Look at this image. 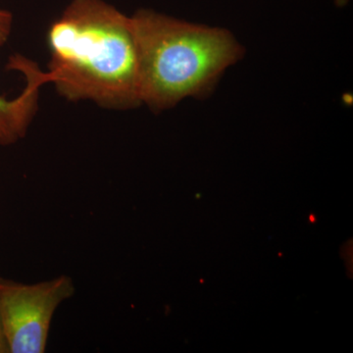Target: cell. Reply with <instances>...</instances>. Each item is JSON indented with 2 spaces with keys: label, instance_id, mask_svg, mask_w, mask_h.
<instances>
[{
  "label": "cell",
  "instance_id": "6da1fadb",
  "mask_svg": "<svg viewBox=\"0 0 353 353\" xmlns=\"http://www.w3.org/2000/svg\"><path fill=\"white\" fill-rule=\"evenodd\" d=\"M46 83L72 101L134 108L139 97V62L131 16L103 0H73L48 32Z\"/></svg>",
  "mask_w": 353,
  "mask_h": 353
},
{
  "label": "cell",
  "instance_id": "7a4b0ae2",
  "mask_svg": "<svg viewBox=\"0 0 353 353\" xmlns=\"http://www.w3.org/2000/svg\"><path fill=\"white\" fill-rule=\"evenodd\" d=\"M138 46L139 97L154 111L214 90L245 48L224 28L194 24L141 9L131 16Z\"/></svg>",
  "mask_w": 353,
  "mask_h": 353
},
{
  "label": "cell",
  "instance_id": "3957f363",
  "mask_svg": "<svg viewBox=\"0 0 353 353\" xmlns=\"http://www.w3.org/2000/svg\"><path fill=\"white\" fill-rule=\"evenodd\" d=\"M76 292L60 275L34 284L0 278V320L9 353H43L57 308Z\"/></svg>",
  "mask_w": 353,
  "mask_h": 353
},
{
  "label": "cell",
  "instance_id": "277c9868",
  "mask_svg": "<svg viewBox=\"0 0 353 353\" xmlns=\"http://www.w3.org/2000/svg\"><path fill=\"white\" fill-rule=\"evenodd\" d=\"M12 25V14L0 9V46L10 37ZM7 68L22 73L26 85L15 99L0 97V145H13L24 138L38 111L39 90L46 83L38 65L22 55L9 58Z\"/></svg>",
  "mask_w": 353,
  "mask_h": 353
},
{
  "label": "cell",
  "instance_id": "5b68a950",
  "mask_svg": "<svg viewBox=\"0 0 353 353\" xmlns=\"http://www.w3.org/2000/svg\"><path fill=\"white\" fill-rule=\"evenodd\" d=\"M0 353H9L6 336H4L3 328H2L1 320H0Z\"/></svg>",
  "mask_w": 353,
  "mask_h": 353
},
{
  "label": "cell",
  "instance_id": "8992f818",
  "mask_svg": "<svg viewBox=\"0 0 353 353\" xmlns=\"http://www.w3.org/2000/svg\"><path fill=\"white\" fill-rule=\"evenodd\" d=\"M334 2L336 6L340 7V8H343V7L347 6L348 2H350V0H334Z\"/></svg>",
  "mask_w": 353,
  "mask_h": 353
}]
</instances>
